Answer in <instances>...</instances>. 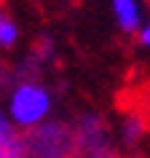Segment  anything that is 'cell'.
<instances>
[{"instance_id": "2", "label": "cell", "mask_w": 150, "mask_h": 158, "mask_svg": "<svg viewBox=\"0 0 150 158\" xmlns=\"http://www.w3.org/2000/svg\"><path fill=\"white\" fill-rule=\"evenodd\" d=\"M110 11L115 24L123 32H137L142 27V3L140 0H110Z\"/></svg>"}, {"instance_id": "1", "label": "cell", "mask_w": 150, "mask_h": 158, "mask_svg": "<svg viewBox=\"0 0 150 158\" xmlns=\"http://www.w3.org/2000/svg\"><path fill=\"white\" fill-rule=\"evenodd\" d=\"M51 105L54 102H51V94L46 86L35 83V81H24V83L14 86L6 115L16 129H35L48 118Z\"/></svg>"}, {"instance_id": "4", "label": "cell", "mask_w": 150, "mask_h": 158, "mask_svg": "<svg viewBox=\"0 0 150 158\" xmlns=\"http://www.w3.org/2000/svg\"><path fill=\"white\" fill-rule=\"evenodd\" d=\"M19 40V27L16 22L6 14H0V48H14Z\"/></svg>"}, {"instance_id": "5", "label": "cell", "mask_w": 150, "mask_h": 158, "mask_svg": "<svg viewBox=\"0 0 150 158\" xmlns=\"http://www.w3.org/2000/svg\"><path fill=\"white\" fill-rule=\"evenodd\" d=\"M137 35H140V43H142V46L150 48V22H142V27L137 30Z\"/></svg>"}, {"instance_id": "3", "label": "cell", "mask_w": 150, "mask_h": 158, "mask_svg": "<svg viewBox=\"0 0 150 158\" xmlns=\"http://www.w3.org/2000/svg\"><path fill=\"white\" fill-rule=\"evenodd\" d=\"M0 158H24V145L19 139V129L8 121L0 107Z\"/></svg>"}]
</instances>
